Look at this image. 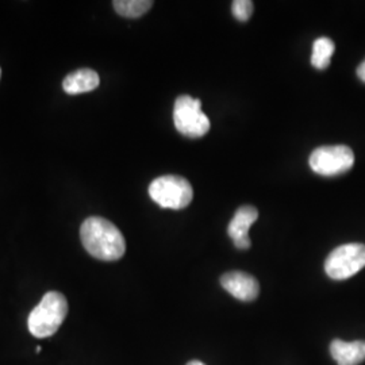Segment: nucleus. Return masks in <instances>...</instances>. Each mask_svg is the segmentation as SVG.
I'll list each match as a JSON object with an SVG mask.
<instances>
[{
    "instance_id": "f257e3e1",
    "label": "nucleus",
    "mask_w": 365,
    "mask_h": 365,
    "mask_svg": "<svg viewBox=\"0 0 365 365\" xmlns=\"http://www.w3.org/2000/svg\"><path fill=\"white\" fill-rule=\"evenodd\" d=\"M80 238L84 249L92 257L102 261H117L126 252V241L113 222L91 217L83 222Z\"/></svg>"
},
{
    "instance_id": "f03ea898",
    "label": "nucleus",
    "mask_w": 365,
    "mask_h": 365,
    "mask_svg": "<svg viewBox=\"0 0 365 365\" xmlns=\"http://www.w3.org/2000/svg\"><path fill=\"white\" fill-rule=\"evenodd\" d=\"M66 314L68 302L66 297L61 292L49 291L29 315V331L36 339L52 337L64 324Z\"/></svg>"
},
{
    "instance_id": "7ed1b4c3",
    "label": "nucleus",
    "mask_w": 365,
    "mask_h": 365,
    "mask_svg": "<svg viewBox=\"0 0 365 365\" xmlns=\"http://www.w3.org/2000/svg\"><path fill=\"white\" fill-rule=\"evenodd\" d=\"M149 195L163 209L182 210L191 203L194 191L184 178L168 175L160 176L150 182Z\"/></svg>"
},
{
    "instance_id": "20e7f679",
    "label": "nucleus",
    "mask_w": 365,
    "mask_h": 365,
    "mask_svg": "<svg viewBox=\"0 0 365 365\" xmlns=\"http://www.w3.org/2000/svg\"><path fill=\"white\" fill-rule=\"evenodd\" d=\"M175 128L182 135L197 138L210 130V119L202 110V102L188 95L176 99L173 107Z\"/></svg>"
},
{
    "instance_id": "39448f33",
    "label": "nucleus",
    "mask_w": 365,
    "mask_h": 365,
    "mask_svg": "<svg viewBox=\"0 0 365 365\" xmlns=\"http://www.w3.org/2000/svg\"><path fill=\"white\" fill-rule=\"evenodd\" d=\"M365 267L364 244H344L334 249L325 261V272L333 280H346Z\"/></svg>"
},
{
    "instance_id": "423d86ee",
    "label": "nucleus",
    "mask_w": 365,
    "mask_h": 365,
    "mask_svg": "<svg viewBox=\"0 0 365 365\" xmlns=\"http://www.w3.org/2000/svg\"><path fill=\"white\" fill-rule=\"evenodd\" d=\"M312 170L321 176H339L351 170L354 164V155L345 145L321 146L310 156Z\"/></svg>"
},
{
    "instance_id": "0eeeda50",
    "label": "nucleus",
    "mask_w": 365,
    "mask_h": 365,
    "mask_svg": "<svg viewBox=\"0 0 365 365\" xmlns=\"http://www.w3.org/2000/svg\"><path fill=\"white\" fill-rule=\"evenodd\" d=\"M221 286L235 299L252 302L259 297L260 286L259 282L245 272H229L222 274Z\"/></svg>"
},
{
    "instance_id": "6e6552de",
    "label": "nucleus",
    "mask_w": 365,
    "mask_h": 365,
    "mask_svg": "<svg viewBox=\"0 0 365 365\" xmlns=\"http://www.w3.org/2000/svg\"><path fill=\"white\" fill-rule=\"evenodd\" d=\"M259 211L253 206H242L235 211V217L229 223L227 233L229 237L233 240L235 248L245 249L250 248L252 242L249 238V229L250 226L257 221Z\"/></svg>"
},
{
    "instance_id": "1a4fd4ad",
    "label": "nucleus",
    "mask_w": 365,
    "mask_h": 365,
    "mask_svg": "<svg viewBox=\"0 0 365 365\" xmlns=\"http://www.w3.org/2000/svg\"><path fill=\"white\" fill-rule=\"evenodd\" d=\"M330 354L339 365L361 364L365 360V341L334 339L330 344Z\"/></svg>"
},
{
    "instance_id": "9d476101",
    "label": "nucleus",
    "mask_w": 365,
    "mask_h": 365,
    "mask_svg": "<svg viewBox=\"0 0 365 365\" xmlns=\"http://www.w3.org/2000/svg\"><path fill=\"white\" fill-rule=\"evenodd\" d=\"M101 84L99 75L90 68H83L71 72L63 81V90L68 95H78L96 90Z\"/></svg>"
},
{
    "instance_id": "9b49d317",
    "label": "nucleus",
    "mask_w": 365,
    "mask_h": 365,
    "mask_svg": "<svg viewBox=\"0 0 365 365\" xmlns=\"http://www.w3.org/2000/svg\"><path fill=\"white\" fill-rule=\"evenodd\" d=\"M336 45L327 37L315 39L313 43V54H312V66L319 71L327 69L330 66L331 56L334 54Z\"/></svg>"
},
{
    "instance_id": "f8f14e48",
    "label": "nucleus",
    "mask_w": 365,
    "mask_h": 365,
    "mask_svg": "<svg viewBox=\"0 0 365 365\" xmlns=\"http://www.w3.org/2000/svg\"><path fill=\"white\" fill-rule=\"evenodd\" d=\"M113 6L120 16L140 18L152 9L153 1H150V0H115V1H113Z\"/></svg>"
},
{
    "instance_id": "ddd939ff",
    "label": "nucleus",
    "mask_w": 365,
    "mask_h": 365,
    "mask_svg": "<svg viewBox=\"0 0 365 365\" xmlns=\"http://www.w3.org/2000/svg\"><path fill=\"white\" fill-rule=\"evenodd\" d=\"M232 13L240 22H247L253 13V1L250 0H235L232 4Z\"/></svg>"
},
{
    "instance_id": "4468645a",
    "label": "nucleus",
    "mask_w": 365,
    "mask_h": 365,
    "mask_svg": "<svg viewBox=\"0 0 365 365\" xmlns=\"http://www.w3.org/2000/svg\"><path fill=\"white\" fill-rule=\"evenodd\" d=\"M357 76L365 83V60L361 63V66L357 68Z\"/></svg>"
},
{
    "instance_id": "2eb2a0df",
    "label": "nucleus",
    "mask_w": 365,
    "mask_h": 365,
    "mask_svg": "<svg viewBox=\"0 0 365 365\" xmlns=\"http://www.w3.org/2000/svg\"><path fill=\"white\" fill-rule=\"evenodd\" d=\"M187 365H206V364H203V363H202V361H197V360H192V361H190V363H188V364Z\"/></svg>"
},
{
    "instance_id": "dca6fc26",
    "label": "nucleus",
    "mask_w": 365,
    "mask_h": 365,
    "mask_svg": "<svg viewBox=\"0 0 365 365\" xmlns=\"http://www.w3.org/2000/svg\"><path fill=\"white\" fill-rule=\"evenodd\" d=\"M36 352H37V353L41 352V346H37V349H36Z\"/></svg>"
},
{
    "instance_id": "f3484780",
    "label": "nucleus",
    "mask_w": 365,
    "mask_h": 365,
    "mask_svg": "<svg viewBox=\"0 0 365 365\" xmlns=\"http://www.w3.org/2000/svg\"><path fill=\"white\" fill-rule=\"evenodd\" d=\"M0 76H1V69H0Z\"/></svg>"
}]
</instances>
